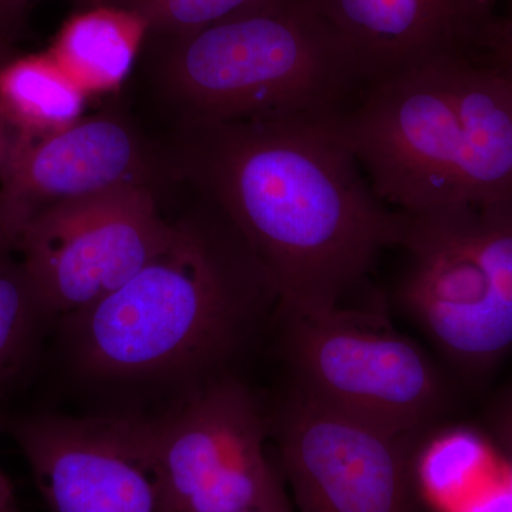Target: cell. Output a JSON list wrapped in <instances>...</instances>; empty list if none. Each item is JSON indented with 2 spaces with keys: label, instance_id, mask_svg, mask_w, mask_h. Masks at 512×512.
<instances>
[{
  "label": "cell",
  "instance_id": "obj_26",
  "mask_svg": "<svg viewBox=\"0 0 512 512\" xmlns=\"http://www.w3.org/2000/svg\"><path fill=\"white\" fill-rule=\"evenodd\" d=\"M481 3L485 6V8L490 9L491 5H493L494 0H481Z\"/></svg>",
  "mask_w": 512,
  "mask_h": 512
},
{
  "label": "cell",
  "instance_id": "obj_18",
  "mask_svg": "<svg viewBox=\"0 0 512 512\" xmlns=\"http://www.w3.org/2000/svg\"><path fill=\"white\" fill-rule=\"evenodd\" d=\"M478 55L498 67L512 69V9L501 22H491Z\"/></svg>",
  "mask_w": 512,
  "mask_h": 512
},
{
  "label": "cell",
  "instance_id": "obj_14",
  "mask_svg": "<svg viewBox=\"0 0 512 512\" xmlns=\"http://www.w3.org/2000/svg\"><path fill=\"white\" fill-rule=\"evenodd\" d=\"M89 94L49 52L18 55L0 67V114L16 136H43L83 119Z\"/></svg>",
  "mask_w": 512,
  "mask_h": 512
},
{
  "label": "cell",
  "instance_id": "obj_9",
  "mask_svg": "<svg viewBox=\"0 0 512 512\" xmlns=\"http://www.w3.org/2000/svg\"><path fill=\"white\" fill-rule=\"evenodd\" d=\"M146 427L174 512H241L286 495L268 412L235 377H215Z\"/></svg>",
  "mask_w": 512,
  "mask_h": 512
},
{
  "label": "cell",
  "instance_id": "obj_1",
  "mask_svg": "<svg viewBox=\"0 0 512 512\" xmlns=\"http://www.w3.org/2000/svg\"><path fill=\"white\" fill-rule=\"evenodd\" d=\"M170 164L244 239L284 311L340 308L403 237L338 117L180 123Z\"/></svg>",
  "mask_w": 512,
  "mask_h": 512
},
{
  "label": "cell",
  "instance_id": "obj_13",
  "mask_svg": "<svg viewBox=\"0 0 512 512\" xmlns=\"http://www.w3.org/2000/svg\"><path fill=\"white\" fill-rule=\"evenodd\" d=\"M150 28L140 13L114 5L79 9L47 52L89 94L119 90L133 70Z\"/></svg>",
  "mask_w": 512,
  "mask_h": 512
},
{
  "label": "cell",
  "instance_id": "obj_25",
  "mask_svg": "<svg viewBox=\"0 0 512 512\" xmlns=\"http://www.w3.org/2000/svg\"><path fill=\"white\" fill-rule=\"evenodd\" d=\"M494 66H495V64H494ZM497 67H498V66H497ZM498 69L503 70V72H504L505 74H507L508 79H510V80H511V83H512V69H508V67H498Z\"/></svg>",
  "mask_w": 512,
  "mask_h": 512
},
{
  "label": "cell",
  "instance_id": "obj_7",
  "mask_svg": "<svg viewBox=\"0 0 512 512\" xmlns=\"http://www.w3.org/2000/svg\"><path fill=\"white\" fill-rule=\"evenodd\" d=\"M268 416L299 512H430L419 477L426 439L323 409L289 387Z\"/></svg>",
  "mask_w": 512,
  "mask_h": 512
},
{
  "label": "cell",
  "instance_id": "obj_3",
  "mask_svg": "<svg viewBox=\"0 0 512 512\" xmlns=\"http://www.w3.org/2000/svg\"><path fill=\"white\" fill-rule=\"evenodd\" d=\"M338 126L377 197L402 214L512 200V83L481 56L366 84Z\"/></svg>",
  "mask_w": 512,
  "mask_h": 512
},
{
  "label": "cell",
  "instance_id": "obj_10",
  "mask_svg": "<svg viewBox=\"0 0 512 512\" xmlns=\"http://www.w3.org/2000/svg\"><path fill=\"white\" fill-rule=\"evenodd\" d=\"M6 423L49 512H174L146 419L37 412Z\"/></svg>",
  "mask_w": 512,
  "mask_h": 512
},
{
  "label": "cell",
  "instance_id": "obj_8",
  "mask_svg": "<svg viewBox=\"0 0 512 512\" xmlns=\"http://www.w3.org/2000/svg\"><path fill=\"white\" fill-rule=\"evenodd\" d=\"M150 185H127L50 208L18 252L49 322H66L130 281L174 237Z\"/></svg>",
  "mask_w": 512,
  "mask_h": 512
},
{
  "label": "cell",
  "instance_id": "obj_15",
  "mask_svg": "<svg viewBox=\"0 0 512 512\" xmlns=\"http://www.w3.org/2000/svg\"><path fill=\"white\" fill-rule=\"evenodd\" d=\"M47 323L18 252L0 242V394L28 372Z\"/></svg>",
  "mask_w": 512,
  "mask_h": 512
},
{
  "label": "cell",
  "instance_id": "obj_21",
  "mask_svg": "<svg viewBox=\"0 0 512 512\" xmlns=\"http://www.w3.org/2000/svg\"><path fill=\"white\" fill-rule=\"evenodd\" d=\"M13 136L15 134H13L12 128L9 127V124L6 123V120L0 114V171H2L3 164H5L6 157H8Z\"/></svg>",
  "mask_w": 512,
  "mask_h": 512
},
{
  "label": "cell",
  "instance_id": "obj_20",
  "mask_svg": "<svg viewBox=\"0 0 512 512\" xmlns=\"http://www.w3.org/2000/svg\"><path fill=\"white\" fill-rule=\"evenodd\" d=\"M2 423V420H0ZM0 512H20L16 501L15 488L0 466Z\"/></svg>",
  "mask_w": 512,
  "mask_h": 512
},
{
  "label": "cell",
  "instance_id": "obj_19",
  "mask_svg": "<svg viewBox=\"0 0 512 512\" xmlns=\"http://www.w3.org/2000/svg\"><path fill=\"white\" fill-rule=\"evenodd\" d=\"M36 0H0V36L13 43Z\"/></svg>",
  "mask_w": 512,
  "mask_h": 512
},
{
  "label": "cell",
  "instance_id": "obj_4",
  "mask_svg": "<svg viewBox=\"0 0 512 512\" xmlns=\"http://www.w3.org/2000/svg\"><path fill=\"white\" fill-rule=\"evenodd\" d=\"M158 90L181 123L336 119L362 89L315 0H264L180 36H148Z\"/></svg>",
  "mask_w": 512,
  "mask_h": 512
},
{
  "label": "cell",
  "instance_id": "obj_2",
  "mask_svg": "<svg viewBox=\"0 0 512 512\" xmlns=\"http://www.w3.org/2000/svg\"><path fill=\"white\" fill-rule=\"evenodd\" d=\"M278 306L244 239L202 198L156 258L62 325L90 376L146 380L222 365Z\"/></svg>",
  "mask_w": 512,
  "mask_h": 512
},
{
  "label": "cell",
  "instance_id": "obj_6",
  "mask_svg": "<svg viewBox=\"0 0 512 512\" xmlns=\"http://www.w3.org/2000/svg\"><path fill=\"white\" fill-rule=\"evenodd\" d=\"M289 389L323 409L426 439L450 412L454 382L436 356L377 313L322 316L279 309Z\"/></svg>",
  "mask_w": 512,
  "mask_h": 512
},
{
  "label": "cell",
  "instance_id": "obj_16",
  "mask_svg": "<svg viewBox=\"0 0 512 512\" xmlns=\"http://www.w3.org/2000/svg\"><path fill=\"white\" fill-rule=\"evenodd\" d=\"M264 0H107L140 13L150 36H180L195 32L254 8Z\"/></svg>",
  "mask_w": 512,
  "mask_h": 512
},
{
  "label": "cell",
  "instance_id": "obj_23",
  "mask_svg": "<svg viewBox=\"0 0 512 512\" xmlns=\"http://www.w3.org/2000/svg\"><path fill=\"white\" fill-rule=\"evenodd\" d=\"M15 55L16 50L15 47H13V43H10L9 40L3 39V37L0 36V67Z\"/></svg>",
  "mask_w": 512,
  "mask_h": 512
},
{
  "label": "cell",
  "instance_id": "obj_11",
  "mask_svg": "<svg viewBox=\"0 0 512 512\" xmlns=\"http://www.w3.org/2000/svg\"><path fill=\"white\" fill-rule=\"evenodd\" d=\"M158 167L136 127L117 113L83 117L43 136H13L0 171V242L50 208L127 187H154Z\"/></svg>",
  "mask_w": 512,
  "mask_h": 512
},
{
  "label": "cell",
  "instance_id": "obj_12",
  "mask_svg": "<svg viewBox=\"0 0 512 512\" xmlns=\"http://www.w3.org/2000/svg\"><path fill=\"white\" fill-rule=\"evenodd\" d=\"M362 86L417 64L476 55L491 20L481 0H315Z\"/></svg>",
  "mask_w": 512,
  "mask_h": 512
},
{
  "label": "cell",
  "instance_id": "obj_22",
  "mask_svg": "<svg viewBox=\"0 0 512 512\" xmlns=\"http://www.w3.org/2000/svg\"><path fill=\"white\" fill-rule=\"evenodd\" d=\"M241 512H293L292 505L289 503L288 494L271 503L259 505V507L249 508Z\"/></svg>",
  "mask_w": 512,
  "mask_h": 512
},
{
  "label": "cell",
  "instance_id": "obj_17",
  "mask_svg": "<svg viewBox=\"0 0 512 512\" xmlns=\"http://www.w3.org/2000/svg\"><path fill=\"white\" fill-rule=\"evenodd\" d=\"M485 427L507 468L512 488V382L491 400L485 412Z\"/></svg>",
  "mask_w": 512,
  "mask_h": 512
},
{
  "label": "cell",
  "instance_id": "obj_5",
  "mask_svg": "<svg viewBox=\"0 0 512 512\" xmlns=\"http://www.w3.org/2000/svg\"><path fill=\"white\" fill-rule=\"evenodd\" d=\"M404 215L400 308L453 382L512 352V200Z\"/></svg>",
  "mask_w": 512,
  "mask_h": 512
},
{
  "label": "cell",
  "instance_id": "obj_24",
  "mask_svg": "<svg viewBox=\"0 0 512 512\" xmlns=\"http://www.w3.org/2000/svg\"><path fill=\"white\" fill-rule=\"evenodd\" d=\"M106 2L107 0H77L80 9L90 8V6L104 5Z\"/></svg>",
  "mask_w": 512,
  "mask_h": 512
}]
</instances>
